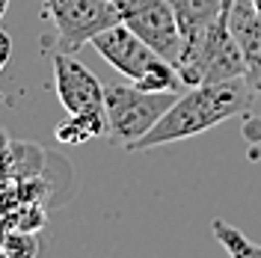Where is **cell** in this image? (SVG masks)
<instances>
[{
  "label": "cell",
  "mask_w": 261,
  "mask_h": 258,
  "mask_svg": "<svg viewBox=\"0 0 261 258\" xmlns=\"http://www.w3.org/2000/svg\"><path fill=\"white\" fill-rule=\"evenodd\" d=\"M166 3L175 9L184 45L193 42L196 36H202L217 18H223V0H166Z\"/></svg>",
  "instance_id": "cell-9"
},
{
  "label": "cell",
  "mask_w": 261,
  "mask_h": 258,
  "mask_svg": "<svg viewBox=\"0 0 261 258\" xmlns=\"http://www.w3.org/2000/svg\"><path fill=\"white\" fill-rule=\"evenodd\" d=\"M9 57H12V39H9L6 33L0 30V71L6 68V63H9Z\"/></svg>",
  "instance_id": "cell-13"
},
{
  "label": "cell",
  "mask_w": 261,
  "mask_h": 258,
  "mask_svg": "<svg viewBox=\"0 0 261 258\" xmlns=\"http://www.w3.org/2000/svg\"><path fill=\"white\" fill-rule=\"evenodd\" d=\"M42 12L54 24V45L63 54L81 50L101 30L122 21L116 0H42Z\"/></svg>",
  "instance_id": "cell-5"
},
{
  "label": "cell",
  "mask_w": 261,
  "mask_h": 258,
  "mask_svg": "<svg viewBox=\"0 0 261 258\" xmlns=\"http://www.w3.org/2000/svg\"><path fill=\"white\" fill-rule=\"evenodd\" d=\"M175 68H178V78L184 86L234 81V78H246L249 74L244 50L234 42L226 18H217L202 36L187 42L181 48Z\"/></svg>",
  "instance_id": "cell-3"
},
{
  "label": "cell",
  "mask_w": 261,
  "mask_h": 258,
  "mask_svg": "<svg viewBox=\"0 0 261 258\" xmlns=\"http://www.w3.org/2000/svg\"><path fill=\"white\" fill-rule=\"evenodd\" d=\"M3 255H33L39 246H36V238H33V231H12V235H3Z\"/></svg>",
  "instance_id": "cell-12"
},
{
  "label": "cell",
  "mask_w": 261,
  "mask_h": 258,
  "mask_svg": "<svg viewBox=\"0 0 261 258\" xmlns=\"http://www.w3.org/2000/svg\"><path fill=\"white\" fill-rule=\"evenodd\" d=\"M54 134L65 145H83L89 140H98L101 134H107V113H104V107L83 110V113H68V119L63 125H57Z\"/></svg>",
  "instance_id": "cell-10"
},
{
  "label": "cell",
  "mask_w": 261,
  "mask_h": 258,
  "mask_svg": "<svg viewBox=\"0 0 261 258\" xmlns=\"http://www.w3.org/2000/svg\"><path fill=\"white\" fill-rule=\"evenodd\" d=\"M175 92H146L134 83H107L104 86V113H107V140L116 148H128L158 125Z\"/></svg>",
  "instance_id": "cell-4"
},
{
  "label": "cell",
  "mask_w": 261,
  "mask_h": 258,
  "mask_svg": "<svg viewBox=\"0 0 261 258\" xmlns=\"http://www.w3.org/2000/svg\"><path fill=\"white\" fill-rule=\"evenodd\" d=\"M255 95L258 92L252 89V83L246 78L187 86V92L172 101V107L158 119V125L137 143H130L125 151H148L158 145L181 143L187 137L205 134L234 116H246Z\"/></svg>",
  "instance_id": "cell-1"
},
{
  "label": "cell",
  "mask_w": 261,
  "mask_h": 258,
  "mask_svg": "<svg viewBox=\"0 0 261 258\" xmlns=\"http://www.w3.org/2000/svg\"><path fill=\"white\" fill-rule=\"evenodd\" d=\"M211 231L214 238L220 241V246L226 249L231 258H252V255H261V243L249 241L241 228L228 226L226 220H214L211 223Z\"/></svg>",
  "instance_id": "cell-11"
},
{
  "label": "cell",
  "mask_w": 261,
  "mask_h": 258,
  "mask_svg": "<svg viewBox=\"0 0 261 258\" xmlns=\"http://www.w3.org/2000/svg\"><path fill=\"white\" fill-rule=\"evenodd\" d=\"M228 30L234 36V42L244 50V60L249 65V74L261 71V15L255 12L252 0H234L228 9ZM246 74V78H249Z\"/></svg>",
  "instance_id": "cell-8"
},
{
  "label": "cell",
  "mask_w": 261,
  "mask_h": 258,
  "mask_svg": "<svg viewBox=\"0 0 261 258\" xmlns=\"http://www.w3.org/2000/svg\"><path fill=\"white\" fill-rule=\"evenodd\" d=\"M231 3H234V0H223V18L228 15V9H231Z\"/></svg>",
  "instance_id": "cell-15"
},
{
  "label": "cell",
  "mask_w": 261,
  "mask_h": 258,
  "mask_svg": "<svg viewBox=\"0 0 261 258\" xmlns=\"http://www.w3.org/2000/svg\"><path fill=\"white\" fill-rule=\"evenodd\" d=\"M6 9H9V0H0V18L6 15Z\"/></svg>",
  "instance_id": "cell-16"
},
{
  "label": "cell",
  "mask_w": 261,
  "mask_h": 258,
  "mask_svg": "<svg viewBox=\"0 0 261 258\" xmlns=\"http://www.w3.org/2000/svg\"><path fill=\"white\" fill-rule=\"evenodd\" d=\"M252 6H255V12L261 15V0H252Z\"/></svg>",
  "instance_id": "cell-17"
},
{
  "label": "cell",
  "mask_w": 261,
  "mask_h": 258,
  "mask_svg": "<svg viewBox=\"0 0 261 258\" xmlns=\"http://www.w3.org/2000/svg\"><path fill=\"white\" fill-rule=\"evenodd\" d=\"M122 24H128L154 54H161L163 60L175 65L181 57V27L175 9L166 0H116Z\"/></svg>",
  "instance_id": "cell-6"
},
{
  "label": "cell",
  "mask_w": 261,
  "mask_h": 258,
  "mask_svg": "<svg viewBox=\"0 0 261 258\" xmlns=\"http://www.w3.org/2000/svg\"><path fill=\"white\" fill-rule=\"evenodd\" d=\"M89 45L98 50V57H104L113 65L119 74H125L134 86H140L146 92H178L181 86L178 68L169 60H163L161 54H154L128 24L119 21L113 27L101 30Z\"/></svg>",
  "instance_id": "cell-2"
},
{
  "label": "cell",
  "mask_w": 261,
  "mask_h": 258,
  "mask_svg": "<svg viewBox=\"0 0 261 258\" xmlns=\"http://www.w3.org/2000/svg\"><path fill=\"white\" fill-rule=\"evenodd\" d=\"M54 86L65 113L104 107V83L71 54H63V50L54 54Z\"/></svg>",
  "instance_id": "cell-7"
},
{
  "label": "cell",
  "mask_w": 261,
  "mask_h": 258,
  "mask_svg": "<svg viewBox=\"0 0 261 258\" xmlns=\"http://www.w3.org/2000/svg\"><path fill=\"white\" fill-rule=\"evenodd\" d=\"M246 81L252 83V89H255V92H258V95H261V71H255V74H249Z\"/></svg>",
  "instance_id": "cell-14"
}]
</instances>
